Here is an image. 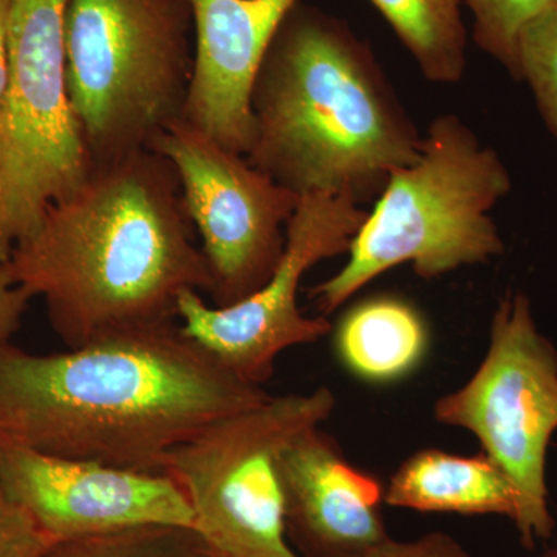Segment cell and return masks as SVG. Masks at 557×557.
<instances>
[{
    "instance_id": "obj_1",
    "label": "cell",
    "mask_w": 557,
    "mask_h": 557,
    "mask_svg": "<svg viewBox=\"0 0 557 557\" xmlns=\"http://www.w3.org/2000/svg\"><path fill=\"white\" fill-rule=\"evenodd\" d=\"M270 397L177 322L62 354L0 346V435L51 456L164 472L172 450Z\"/></svg>"
},
{
    "instance_id": "obj_2",
    "label": "cell",
    "mask_w": 557,
    "mask_h": 557,
    "mask_svg": "<svg viewBox=\"0 0 557 557\" xmlns=\"http://www.w3.org/2000/svg\"><path fill=\"white\" fill-rule=\"evenodd\" d=\"M2 263L70 348L171 324L183 293L212 288L177 172L150 149L94 168Z\"/></svg>"
},
{
    "instance_id": "obj_3",
    "label": "cell",
    "mask_w": 557,
    "mask_h": 557,
    "mask_svg": "<svg viewBox=\"0 0 557 557\" xmlns=\"http://www.w3.org/2000/svg\"><path fill=\"white\" fill-rule=\"evenodd\" d=\"M251 112L249 163L298 197L376 200L423 141L369 44L302 0L263 57Z\"/></svg>"
},
{
    "instance_id": "obj_4",
    "label": "cell",
    "mask_w": 557,
    "mask_h": 557,
    "mask_svg": "<svg viewBox=\"0 0 557 557\" xmlns=\"http://www.w3.org/2000/svg\"><path fill=\"white\" fill-rule=\"evenodd\" d=\"M512 188L496 150L457 115L429 124L416 161L395 171L348 248L346 265L314 285L309 298L322 317L370 281L403 263L435 278L490 262L505 251L490 212Z\"/></svg>"
},
{
    "instance_id": "obj_5",
    "label": "cell",
    "mask_w": 557,
    "mask_h": 557,
    "mask_svg": "<svg viewBox=\"0 0 557 557\" xmlns=\"http://www.w3.org/2000/svg\"><path fill=\"white\" fill-rule=\"evenodd\" d=\"M65 49L91 166L149 149L183 120L194 67L189 0H67Z\"/></svg>"
},
{
    "instance_id": "obj_6",
    "label": "cell",
    "mask_w": 557,
    "mask_h": 557,
    "mask_svg": "<svg viewBox=\"0 0 557 557\" xmlns=\"http://www.w3.org/2000/svg\"><path fill=\"white\" fill-rule=\"evenodd\" d=\"M329 387L271 397L205 429L168 456L164 472L188 498L194 530L218 557H302L285 523L281 458L335 410Z\"/></svg>"
},
{
    "instance_id": "obj_7",
    "label": "cell",
    "mask_w": 557,
    "mask_h": 557,
    "mask_svg": "<svg viewBox=\"0 0 557 557\" xmlns=\"http://www.w3.org/2000/svg\"><path fill=\"white\" fill-rule=\"evenodd\" d=\"M65 10L67 0H10L9 79L0 106V263L94 170L70 104Z\"/></svg>"
},
{
    "instance_id": "obj_8",
    "label": "cell",
    "mask_w": 557,
    "mask_h": 557,
    "mask_svg": "<svg viewBox=\"0 0 557 557\" xmlns=\"http://www.w3.org/2000/svg\"><path fill=\"white\" fill-rule=\"evenodd\" d=\"M434 417L474 434L515 486L523 545L552 536L547 457L557 431V350L539 330L525 293L498 302L485 358L468 383L435 403Z\"/></svg>"
},
{
    "instance_id": "obj_9",
    "label": "cell",
    "mask_w": 557,
    "mask_h": 557,
    "mask_svg": "<svg viewBox=\"0 0 557 557\" xmlns=\"http://www.w3.org/2000/svg\"><path fill=\"white\" fill-rule=\"evenodd\" d=\"M149 149L177 172L211 273L212 306H234L262 288L284 255L299 197L185 120L161 132Z\"/></svg>"
},
{
    "instance_id": "obj_10",
    "label": "cell",
    "mask_w": 557,
    "mask_h": 557,
    "mask_svg": "<svg viewBox=\"0 0 557 557\" xmlns=\"http://www.w3.org/2000/svg\"><path fill=\"white\" fill-rule=\"evenodd\" d=\"M369 212L346 194L299 197L287 225V242L270 281L234 306H208L197 292L178 299L180 327L225 368L263 386L282 351L313 344L332 332L324 317L299 310L300 282L321 260L347 255Z\"/></svg>"
},
{
    "instance_id": "obj_11",
    "label": "cell",
    "mask_w": 557,
    "mask_h": 557,
    "mask_svg": "<svg viewBox=\"0 0 557 557\" xmlns=\"http://www.w3.org/2000/svg\"><path fill=\"white\" fill-rule=\"evenodd\" d=\"M0 485L54 542L143 525H194L193 508L166 472L51 456L0 435Z\"/></svg>"
},
{
    "instance_id": "obj_12",
    "label": "cell",
    "mask_w": 557,
    "mask_h": 557,
    "mask_svg": "<svg viewBox=\"0 0 557 557\" xmlns=\"http://www.w3.org/2000/svg\"><path fill=\"white\" fill-rule=\"evenodd\" d=\"M299 0H189L194 67L183 120L247 156L255 135L251 91L282 21Z\"/></svg>"
},
{
    "instance_id": "obj_13",
    "label": "cell",
    "mask_w": 557,
    "mask_h": 557,
    "mask_svg": "<svg viewBox=\"0 0 557 557\" xmlns=\"http://www.w3.org/2000/svg\"><path fill=\"white\" fill-rule=\"evenodd\" d=\"M285 523L302 557H359L386 542L380 480L347 460L321 426L302 432L281 458Z\"/></svg>"
},
{
    "instance_id": "obj_14",
    "label": "cell",
    "mask_w": 557,
    "mask_h": 557,
    "mask_svg": "<svg viewBox=\"0 0 557 557\" xmlns=\"http://www.w3.org/2000/svg\"><path fill=\"white\" fill-rule=\"evenodd\" d=\"M384 504L420 512L504 516L516 522L519 498L507 475L485 456L423 449L399 465Z\"/></svg>"
},
{
    "instance_id": "obj_15",
    "label": "cell",
    "mask_w": 557,
    "mask_h": 557,
    "mask_svg": "<svg viewBox=\"0 0 557 557\" xmlns=\"http://www.w3.org/2000/svg\"><path fill=\"white\" fill-rule=\"evenodd\" d=\"M333 344L351 375L366 383H395L423 362L429 329L409 300L373 296L343 314L333 330Z\"/></svg>"
},
{
    "instance_id": "obj_16",
    "label": "cell",
    "mask_w": 557,
    "mask_h": 557,
    "mask_svg": "<svg viewBox=\"0 0 557 557\" xmlns=\"http://www.w3.org/2000/svg\"><path fill=\"white\" fill-rule=\"evenodd\" d=\"M394 28L424 78L460 83L467 69L461 0H369Z\"/></svg>"
},
{
    "instance_id": "obj_17",
    "label": "cell",
    "mask_w": 557,
    "mask_h": 557,
    "mask_svg": "<svg viewBox=\"0 0 557 557\" xmlns=\"http://www.w3.org/2000/svg\"><path fill=\"white\" fill-rule=\"evenodd\" d=\"M42 557H218L194 528L143 525L54 544Z\"/></svg>"
},
{
    "instance_id": "obj_18",
    "label": "cell",
    "mask_w": 557,
    "mask_h": 557,
    "mask_svg": "<svg viewBox=\"0 0 557 557\" xmlns=\"http://www.w3.org/2000/svg\"><path fill=\"white\" fill-rule=\"evenodd\" d=\"M465 3L474 16V40L479 49L519 79L520 35L531 21L557 9V0H465Z\"/></svg>"
},
{
    "instance_id": "obj_19",
    "label": "cell",
    "mask_w": 557,
    "mask_h": 557,
    "mask_svg": "<svg viewBox=\"0 0 557 557\" xmlns=\"http://www.w3.org/2000/svg\"><path fill=\"white\" fill-rule=\"evenodd\" d=\"M557 139V9L545 11L523 28L519 39V79Z\"/></svg>"
},
{
    "instance_id": "obj_20",
    "label": "cell",
    "mask_w": 557,
    "mask_h": 557,
    "mask_svg": "<svg viewBox=\"0 0 557 557\" xmlns=\"http://www.w3.org/2000/svg\"><path fill=\"white\" fill-rule=\"evenodd\" d=\"M54 542L0 485V557H42Z\"/></svg>"
},
{
    "instance_id": "obj_21",
    "label": "cell",
    "mask_w": 557,
    "mask_h": 557,
    "mask_svg": "<svg viewBox=\"0 0 557 557\" xmlns=\"http://www.w3.org/2000/svg\"><path fill=\"white\" fill-rule=\"evenodd\" d=\"M359 557H472L448 534L431 533L410 542H395L391 537Z\"/></svg>"
},
{
    "instance_id": "obj_22",
    "label": "cell",
    "mask_w": 557,
    "mask_h": 557,
    "mask_svg": "<svg viewBox=\"0 0 557 557\" xmlns=\"http://www.w3.org/2000/svg\"><path fill=\"white\" fill-rule=\"evenodd\" d=\"M28 299L30 296L13 281L5 263H0V346L9 344L20 329Z\"/></svg>"
},
{
    "instance_id": "obj_23",
    "label": "cell",
    "mask_w": 557,
    "mask_h": 557,
    "mask_svg": "<svg viewBox=\"0 0 557 557\" xmlns=\"http://www.w3.org/2000/svg\"><path fill=\"white\" fill-rule=\"evenodd\" d=\"M9 16L10 0H0V106L9 79Z\"/></svg>"
},
{
    "instance_id": "obj_24",
    "label": "cell",
    "mask_w": 557,
    "mask_h": 557,
    "mask_svg": "<svg viewBox=\"0 0 557 557\" xmlns=\"http://www.w3.org/2000/svg\"><path fill=\"white\" fill-rule=\"evenodd\" d=\"M0 196H2V157H0Z\"/></svg>"
},
{
    "instance_id": "obj_25",
    "label": "cell",
    "mask_w": 557,
    "mask_h": 557,
    "mask_svg": "<svg viewBox=\"0 0 557 557\" xmlns=\"http://www.w3.org/2000/svg\"><path fill=\"white\" fill-rule=\"evenodd\" d=\"M545 557H557V552L549 553V555H547Z\"/></svg>"
}]
</instances>
